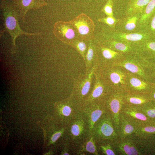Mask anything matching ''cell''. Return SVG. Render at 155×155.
<instances>
[{
	"label": "cell",
	"instance_id": "cell-1",
	"mask_svg": "<svg viewBox=\"0 0 155 155\" xmlns=\"http://www.w3.org/2000/svg\"><path fill=\"white\" fill-rule=\"evenodd\" d=\"M0 9L4 27L3 31L8 33L11 38L12 53H15L16 50L15 41L17 37L22 35L30 36L40 34L38 33H28L21 29L19 23L18 11L11 1H0Z\"/></svg>",
	"mask_w": 155,
	"mask_h": 155
},
{
	"label": "cell",
	"instance_id": "cell-2",
	"mask_svg": "<svg viewBox=\"0 0 155 155\" xmlns=\"http://www.w3.org/2000/svg\"><path fill=\"white\" fill-rule=\"evenodd\" d=\"M91 133L96 143L112 144L119 139L118 133L108 111L102 115L95 123Z\"/></svg>",
	"mask_w": 155,
	"mask_h": 155
},
{
	"label": "cell",
	"instance_id": "cell-3",
	"mask_svg": "<svg viewBox=\"0 0 155 155\" xmlns=\"http://www.w3.org/2000/svg\"><path fill=\"white\" fill-rule=\"evenodd\" d=\"M66 132L71 147L77 149L86 140L91 133L82 112L67 126Z\"/></svg>",
	"mask_w": 155,
	"mask_h": 155
},
{
	"label": "cell",
	"instance_id": "cell-4",
	"mask_svg": "<svg viewBox=\"0 0 155 155\" xmlns=\"http://www.w3.org/2000/svg\"><path fill=\"white\" fill-rule=\"evenodd\" d=\"M95 68H94L88 74H80L74 80L69 97L81 106L85 104L92 88Z\"/></svg>",
	"mask_w": 155,
	"mask_h": 155
},
{
	"label": "cell",
	"instance_id": "cell-5",
	"mask_svg": "<svg viewBox=\"0 0 155 155\" xmlns=\"http://www.w3.org/2000/svg\"><path fill=\"white\" fill-rule=\"evenodd\" d=\"M70 21L79 37L88 41L94 38V23L86 14L81 13Z\"/></svg>",
	"mask_w": 155,
	"mask_h": 155
},
{
	"label": "cell",
	"instance_id": "cell-6",
	"mask_svg": "<svg viewBox=\"0 0 155 155\" xmlns=\"http://www.w3.org/2000/svg\"><path fill=\"white\" fill-rule=\"evenodd\" d=\"M59 110L64 125L67 127L82 112V106L76 103L69 96L63 100L55 103Z\"/></svg>",
	"mask_w": 155,
	"mask_h": 155
},
{
	"label": "cell",
	"instance_id": "cell-7",
	"mask_svg": "<svg viewBox=\"0 0 155 155\" xmlns=\"http://www.w3.org/2000/svg\"><path fill=\"white\" fill-rule=\"evenodd\" d=\"M53 32L58 39L69 46L79 37L70 21L60 20L56 22L54 26Z\"/></svg>",
	"mask_w": 155,
	"mask_h": 155
},
{
	"label": "cell",
	"instance_id": "cell-8",
	"mask_svg": "<svg viewBox=\"0 0 155 155\" xmlns=\"http://www.w3.org/2000/svg\"><path fill=\"white\" fill-rule=\"evenodd\" d=\"M113 91L100 77L94 73L93 88L85 104L98 102H104Z\"/></svg>",
	"mask_w": 155,
	"mask_h": 155
},
{
	"label": "cell",
	"instance_id": "cell-9",
	"mask_svg": "<svg viewBox=\"0 0 155 155\" xmlns=\"http://www.w3.org/2000/svg\"><path fill=\"white\" fill-rule=\"evenodd\" d=\"M105 102L108 111L111 115L115 127L119 134L120 115L124 104L123 95L113 91Z\"/></svg>",
	"mask_w": 155,
	"mask_h": 155
},
{
	"label": "cell",
	"instance_id": "cell-10",
	"mask_svg": "<svg viewBox=\"0 0 155 155\" xmlns=\"http://www.w3.org/2000/svg\"><path fill=\"white\" fill-rule=\"evenodd\" d=\"M82 112L86 117L91 133L96 122L108 111L105 102L86 104L82 106Z\"/></svg>",
	"mask_w": 155,
	"mask_h": 155
},
{
	"label": "cell",
	"instance_id": "cell-11",
	"mask_svg": "<svg viewBox=\"0 0 155 155\" xmlns=\"http://www.w3.org/2000/svg\"><path fill=\"white\" fill-rule=\"evenodd\" d=\"M131 136L123 139H119L112 144L117 153L121 155L142 154Z\"/></svg>",
	"mask_w": 155,
	"mask_h": 155
},
{
	"label": "cell",
	"instance_id": "cell-12",
	"mask_svg": "<svg viewBox=\"0 0 155 155\" xmlns=\"http://www.w3.org/2000/svg\"><path fill=\"white\" fill-rule=\"evenodd\" d=\"M18 9L20 17L23 23L27 12L36 10L47 4L44 0H11Z\"/></svg>",
	"mask_w": 155,
	"mask_h": 155
},
{
	"label": "cell",
	"instance_id": "cell-13",
	"mask_svg": "<svg viewBox=\"0 0 155 155\" xmlns=\"http://www.w3.org/2000/svg\"><path fill=\"white\" fill-rule=\"evenodd\" d=\"M121 113L139 124L155 123L154 121L146 116L137 106L124 104Z\"/></svg>",
	"mask_w": 155,
	"mask_h": 155
},
{
	"label": "cell",
	"instance_id": "cell-14",
	"mask_svg": "<svg viewBox=\"0 0 155 155\" xmlns=\"http://www.w3.org/2000/svg\"><path fill=\"white\" fill-rule=\"evenodd\" d=\"M139 124L121 113L119 131V139H123L132 136L134 134Z\"/></svg>",
	"mask_w": 155,
	"mask_h": 155
},
{
	"label": "cell",
	"instance_id": "cell-15",
	"mask_svg": "<svg viewBox=\"0 0 155 155\" xmlns=\"http://www.w3.org/2000/svg\"><path fill=\"white\" fill-rule=\"evenodd\" d=\"M97 56V42L95 38L88 41V47L85 60V73L88 74L96 67Z\"/></svg>",
	"mask_w": 155,
	"mask_h": 155
},
{
	"label": "cell",
	"instance_id": "cell-16",
	"mask_svg": "<svg viewBox=\"0 0 155 155\" xmlns=\"http://www.w3.org/2000/svg\"><path fill=\"white\" fill-rule=\"evenodd\" d=\"M77 149L76 153L78 154L84 155L88 153L94 155H99L96 142L91 133L84 142Z\"/></svg>",
	"mask_w": 155,
	"mask_h": 155
},
{
	"label": "cell",
	"instance_id": "cell-17",
	"mask_svg": "<svg viewBox=\"0 0 155 155\" xmlns=\"http://www.w3.org/2000/svg\"><path fill=\"white\" fill-rule=\"evenodd\" d=\"M155 134V123L140 124L134 134L140 138H145Z\"/></svg>",
	"mask_w": 155,
	"mask_h": 155
},
{
	"label": "cell",
	"instance_id": "cell-18",
	"mask_svg": "<svg viewBox=\"0 0 155 155\" xmlns=\"http://www.w3.org/2000/svg\"><path fill=\"white\" fill-rule=\"evenodd\" d=\"M123 100L125 104L140 106L148 102L150 99L142 95L127 94L123 95Z\"/></svg>",
	"mask_w": 155,
	"mask_h": 155
},
{
	"label": "cell",
	"instance_id": "cell-19",
	"mask_svg": "<svg viewBox=\"0 0 155 155\" xmlns=\"http://www.w3.org/2000/svg\"><path fill=\"white\" fill-rule=\"evenodd\" d=\"M150 0H129L127 11L129 13L142 12Z\"/></svg>",
	"mask_w": 155,
	"mask_h": 155
},
{
	"label": "cell",
	"instance_id": "cell-20",
	"mask_svg": "<svg viewBox=\"0 0 155 155\" xmlns=\"http://www.w3.org/2000/svg\"><path fill=\"white\" fill-rule=\"evenodd\" d=\"M88 41L79 37L70 46L78 52L84 61L88 49Z\"/></svg>",
	"mask_w": 155,
	"mask_h": 155
},
{
	"label": "cell",
	"instance_id": "cell-21",
	"mask_svg": "<svg viewBox=\"0 0 155 155\" xmlns=\"http://www.w3.org/2000/svg\"><path fill=\"white\" fill-rule=\"evenodd\" d=\"M98 151L105 155H116L117 153L112 144L108 143H96Z\"/></svg>",
	"mask_w": 155,
	"mask_h": 155
},
{
	"label": "cell",
	"instance_id": "cell-22",
	"mask_svg": "<svg viewBox=\"0 0 155 155\" xmlns=\"http://www.w3.org/2000/svg\"><path fill=\"white\" fill-rule=\"evenodd\" d=\"M148 102L137 106L146 116L154 121L155 119V104H149Z\"/></svg>",
	"mask_w": 155,
	"mask_h": 155
},
{
	"label": "cell",
	"instance_id": "cell-23",
	"mask_svg": "<svg viewBox=\"0 0 155 155\" xmlns=\"http://www.w3.org/2000/svg\"><path fill=\"white\" fill-rule=\"evenodd\" d=\"M118 37L125 40L135 41L142 39L144 37V36L142 34L137 33L121 34L118 35Z\"/></svg>",
	"mask_w": 155,
	"mask_h": 155
},
{
	"label": "cell",
	"instance_id": "cell-24",
	"mask_svg": "<svg viewBox=\"0 0 155 155\" xmlns=\"http://www.w3.org/2000/svg\"><path fill=\"white\" fill-rule=\"evenodd\" d=\"M155 8V0H150L146 6L144 13L140 19V22H143L149 16Z\"/></svg>",
	"mask_w": 155,
	"mask_h": 155
},
{
	"label": "cell",
	"instance_id": "cell-25",
	"mask_svg": "<svg viewBox=\"0 0 155 155\" xmlns=\"http://www.w3.org/2000/svg\"><path fill=\"white\" fill-rule=\"evenodd\" d=\"M130 82L132 86L135 89L142 91L146 89L147 87V84L136 78L131 79Z\"/></svg>",
	"mask_w": 155,
	"mask_h": 155
},
{
	"label": "cell",
	"instance_id": "cell-26",
	"mask_svg": "<svg viewBox=\"0 0 155 155\" xmlns=\"http://www.w3.org/2000/svg\"><path fill=\"white\" fill-rule=\"evenodd\" d=\"M121 65L133 73L142 74V70L136 65L131 62H126L122 63Z\"/></svg>",
	"mask_w": 155,
	"mask_h": 155
},
{
	"label": "cell",
	"instance_id": "cell-27",
	"mask_svg": "<svg viewBox=\"0 0 155 155\" xmlns=\"http://www.w3.org/2000/svg\"><path fill=\"white\" fill-rule=\"evenodd\" d=\"M114 0H106V1L102 9V11L107 16H113V7Z\"/></svg>",
	"mask_w": 155,
	"mask_h": 155
},
{
	"label": "cell",
	"instance_id": "cell-28",
	"mask_svg": "<svg viewBox=\"0 0 155 155\" xmlns=\"http://www.w3.org/2000/svg\"><path fill=\"white\" fill-rule=\"evenodd\" d=\"M100 22L104 23L111 28H113L117 22V20L113 16H107L106 17L100 18L98 19Z\"/></svg>",
	"mask_w": 155,
	"mask_h": 155
},
{
	"label": "cell",
	"instance_id": "cell-29",
	"mask_svg": "<svg viewBox=\"0 0 155 155\" xmlns=\"http://www.w3.org/2000/svg\"><path fill=\"white\" fill-rule=\"evenodd\" d=\"M137 19L136 16H133L129 18L127 20L125 26V28L128 30H132L136 26V23Z\"/></svg>",
	"mask_w": 155,
	"mask_h": 155
},
{
	"label": "cell",
	"instance_id": "cell-30",
	"mask_svg": "<svg viewBox=\"0 0 155 155\" xmlns=\"http://www.w3.org/2000/svg\"><path fill=\"white\" fill-rule=\"evenodd\" d=\"M148 47L150 49L155 51V42H152L147 44Z\"/></svg>",
	"mask_w": 155,
	"mask_h": 155
},
{
	"label": "cell",
	"instance_id": "cell-31",
	"mask_svg": "<svg viewBox=\"0 0 155 155\" xmlns=\"http://www.w3.org/2000/svg\"><path fill=\"white\" fill-rule=\"evenodd\" d=\"M151 27L152 30H155V15L152 21L151 24Z\"/></svg>",
	"mask_w": 155,
	"mask_h": 155
},
{
	"label": "cell",
	"instance_id": "cell-32",
	"mask_svg": "<svg viewBox=\"0 0 155 155\" xmlns=\"http://www.w3.org/2000/svg\"><path fill=\"white\" fill-rule=\"evenodd\" d=\"M153 97L154 99L155 100V92L154 93L153 95Z\"/></svg>",
	"mask_w": 155,
	"mask_h": 155
},
{
	"label": "cell",
	"instance_id": "cell-33",
	"mask_svg": "<svg viewBox=\"0 0 155 155\" xmlns=\"http://www.w3.org/2000/svg\"><path fill=\"white\" fill-rule=\"evenodd\" d=\"M6 0H0V1H5Z\"/></svg>",
	"mask_w": 155,
	"mask_h": 155
},
{
	"label": "cell",
	"instance_id": "cell-34",
	"mask_svg": "<svg viewBox=\"0 0 155 155\" xmlns=\"http://www.w3.org/2000/svg\"><path fill=\"white\" fill-rule=\"evenodd\" d=\"M154 122H155V119H154Z\"/></svg>",
	"mask_w": 155,
	"mask_h": 155
}]
</instances>
